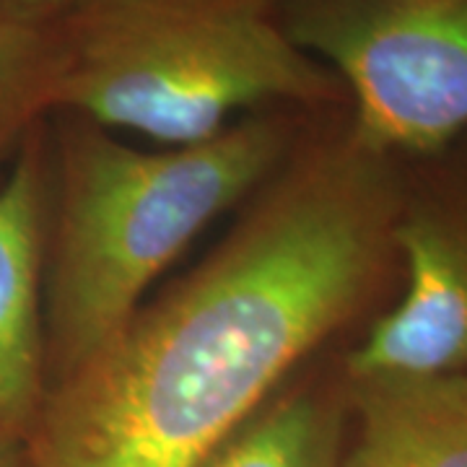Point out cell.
Instances as JSON below:
<instances>
[{"label": "cell", "mask_w": 467, "mask_h": 467, "mask_svg": "<svg viewBox=\"0 0 467 467\" xmlns=\"http://www.w3.org/2000/svg\"><path fill=\"white\" fill-rule=\"evenodd\" d=\"M39 174L24 156L0 187V441L39 400Z\"/></svg>", "instance_id": "52a82bcc"}, {"label": "cell", "mask_w": 467, "mask_h": 467, "mask_svg": "<svg viewBox=\"0 0 467 467\" xmlns=\"http://www.w3.org/2000/svg\"><path fill=\"white\" fill-rule=\"evenodd\" d=\"M356 431L335 467H467V371L346 377Z\"/></svg>", "instance_id": "8992f818"}, {"label": "cell", "mask_w": 467, "mask_h": 467, "mask_svg": "<svg viewBox=\"0 0 467 467\" xmlns=\"http://www.w3.org/2000/svg\"><path fill=\"white\" fill-rule=\"evenodd\" d=\"M343 410L319 395H291L254 410L201 467H335Z\"/></svg>", "instance_id": "ba28073f"}, {"label": "cell", "mask_w": 467, "mask_h": 467, "mask_svg": "<svg viewBox=\"0 0 467 467\" xmlns=\"http://www.w3.org/2000/svg\"><path fill=\"white\" fill-rule=\"evenodd\" d=\"M52 73V21L36 24L0 14V140L36 112L50 109Z\"/></svg>", "instance_id": "9c48e42d"}, {"label": "cell", "mask_w": 467, "mask_h": 467, "mask_svg": "<svg viewBox=\"0 0 467 467\" xmlns=\"http://www.w3.org/2000/svg\"><path fill=\"white\" fill-rule=\"evenodd\" d=\"M73 3L76 0H0V14L36 21V24H50Z\"/></svg>", "instance_id": "30bf717a"}, {"label": "cell", "mask_w": 467, "mask_h": 467, "mask_svg": "<svg viewBox=\"0 0 467 467\" xmlns=\"http://www.w3.org/2000/svg\"><path fill=\"white\" fill-rule=\"evenodd\" d=\"M281 5L296 45L343 86L358 149L431 159L467 135V0Z\"/></svg>", "instance_id": "277c9868"}, {"label": "cell", "mask_w": 467, "mask_h": 467, "mask_svg": "<svg viewBox=\"0 0 467 467\" xmlns=\"http://www.w3.org/2000/svg\"><path fill=\"white\" fill-rule=\"evenodd\" d=\"M66 146L52 333L66 371L138 312L149 284L278 164L281 117L236 119L198 143L133 149L86 119Z\"/></svg>", "instance_id": "3957f363"}, {"label": "cell", "mask_w": 467, "mask_h": 467, "mask_svg": "<svg viewBox=\"0 0 467 467\" xmlns=\"http://www.w3.org/2000/svg\"><path fill=\"white\" fill-rule=\"evenodd\" d=\"M392 244L402 296L350 350L346 374L467 371V180L402 192Z\"/></svg>", "instance_id": "5b68a950"}, {"label": "cell", "mask_w": 467, "mask_h": 467, "mask_svg": "<svg viewBox=\"0 0 467 467\" xmlns=\"http://www.w3.org/2000/svg\"><path fill=\"white\" fill-rule=\"evenodd\" d=\"M50 109L184 146L239 109L348 104L281 0H76L52 21Z\"/></svg>", "instance_id": "7a4b0ae2"}, {"label": "cell", "mask_w": 467, "mask_h": 467, "mask_svg": "<svg viewBox=\"0 0 467 467\" xmlns=\"http://www.w3.org/2000/svg\"><path fill=\"white\" fill-rule=\"evenodd\" d=\"M0 467H21L14 457L11 441H0Z\"/></svg>", "instance_id": "8fae6325"}, {"label": "cell", "mask_w": 467, "mask_h": 467, "mask_svg": "<svg viewBox=\"0 0 467 467\" xmlns=\"http://www.w3.org/2000/svg\"><path fill=\"white\" fill-rule=\"evenodd\" d=\"M395 159L348 133L278 184L192 275L66 371L24 467H201L395 252Z\"/></svg>", "instance_id": "6da1fadb"}]
</instances>
